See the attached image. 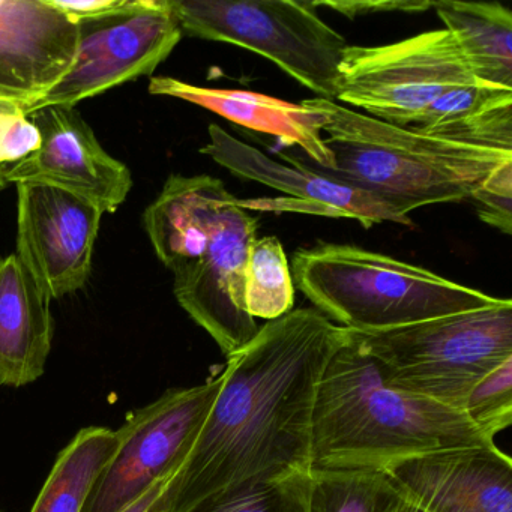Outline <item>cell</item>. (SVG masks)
Returning a JSON list of instances; mask_svg holds the SVG:
<instances>
[{"label":"cell","mask_w":512,"mask_h":512,"mask_svg":"<svg viewBox=\"0 0 512 512\" xmlns=\"http://www.w3.org/2000/svg\"><path fill=\"white\" fill-rule=\"evenodd\" d=\"M346 343V328L298 308L227 356L208 418L167 488V512L310 472L317 386Z\"/></svg>","instance_id":"1"},{"label":"cell","mask_w":512,"mask_h":512,"mask_svg":"<svg viewBox=\"0 0 512 512\" xmlns=\"http://www.w3.org/2000/svg\"><path fill=\"white\" fill-rule=\"evenodd\" d=\"M143 223L188 316L224 355L250 343L259 326L245 310L244 278L259 220L220 179L172 175Z\"/></svg>","instance_id":"2"},{"label":"cell","mask_w":512,"mask_h":512,"mask_svg":"<svg viewBox=\"0 0 512 512\" xmlns=\"http://www.w3.org/2000/svg\"><path fill=\"white\" fill-rule=\"evenodd\" d=\"M490 445L460 410L389 386L349 335L317 386L311 470H382L412 455Z\"/></svg>","instance_id":"3"},{"label":"cell","mask_w":512,"mask_h":512,"mask_svg":"<svg viewBox=\"0 0 512 512\" xmlns=\"http://www.w3.org/2000/svg\"><path fill=\"white\" fill-rule=\"evenodd\" d=\"M319 113L332 169L317 170L373 194L398 214L470 199L512 152L473 148L370 118L337 101L311 98Z\"/></svg>","instance_id":"4"},{"label":"cell","mask_w":512,"mask_h":512,"mask_svg":"<svg viewBox=\"0 0 512 512\" xmlns=\"http://www.w3.org/2000/svg\"><path fill=\"white\" fill-rule=\"evenodd\" d=\"M290 271L293 284L313 308L335 325L356 332L401 328L500 301L421 266L356 245L299 248Z\"/></svg>","instance_id":"5"},{"label":"cell","mask_w":512,"mask_h":512,"mask_svg":"<svg viewBox=\"0 0 512 512\" xmlns=\"http://www.w3.org/2000/svg\"><path fill=\"white\" fill-rule=\"evenodd\" d=\"M392 388L463 412L472 389L512 358V302L376 332L347 329Z\"/></svg>","instance_id":"6"},{"label":"cell","mask_w":512,"mask_h":512,"mask_svg":"<svg viewBox=\"0 0 512 512\" xmlns=\"http://www.w3.org/2000/svg\"><path fill=\"white\" fill-rule=\"evenodd\" d=\"M182 34L233 44L274 62L316 98L335 101L346 38L326 25L313 2L170 0Z\"/></svg>","instance_id":"7"},{"label":"cell","mask_w":512,"mask_h":512,"mask_svg":"<svg viewBox=\"0 0 512 512\" xmlns=\"http://www.w3.org/2000/svg\"><path fill=\"white\" fill-rule=\"evenodd\" d=\"M475 82L451 32L437 29L385 46L347 47L335 101L370 118L410 127L437 98Z\"/></svg>","instance_id":"8"},{"label":"cell","mask_w":512,"mask_h":512,"mask_svg":"<svg viewBox=\"0 0 512 512\" xmlns=\"http://www.w3.org/2000/svg\"><path fill=\"white\" fill-rule=\"evenodd\" d=\"M68 73L29 110L76 107L110 89L151 76L182 40L170 0H124L115 10L77 22Z\"/></svg>","instance_id":"9"},{"label":"cell","mask_w":512,"mask_h":512,"mask_svg":"<svg viewBox=\"0 0 512 512\" xmlns=\"http://www.w3.org/2000/svg\"><path fill=\"white\" fill-rule=\"evenodd\" d=\"M220 376L191 388L169 389L128 416L118 448L101 473L83 512H124L157 482L176 475L221 388Z\"/></svg>","instance_id":"10"},{"label":"cell","mask_w":512,"mask_h":512,"mask_svg":"<svg viewBox=\"0 0 512 512\" xmlns=\"http://www.w3.org/2000/svg\"><path fill=\"white\" fill-rule=\"evenodd\" d=\"M104 212L73 191L17 184V257L50 302L88 283Z\"/></svg>","instance_id":"11"},{"label":"cell","mask_w":512,"mask_h":512,"mask_svg":"<svg viewBox=\"0 0 512 512\" xmlns=\"http://www.w3.org/2000/svg\"><path fill=\"white\" fill-rule=\"evenodd\" d=\"M208 133L209 143L200 149V154L212 158L239 179L259 182L286 194V199L281 200H241L242 208L247 211L275 209L319 217L350 218L358 221L364 229L383 223L415 226L410 217L398 214L391 206L367 191L325 175L307 158L280 154V157L289 161L287 166L236 139L220 125H209Z\"/></svg>","instance_id":"12"},{"label":"cell","mask_w":512,"mask_h":512,"mask_svg":"<svg viewBox=\"0 0 512 512\" xmlns=\"http://www.w3.org/2000/svg\"><path fill=\"white\" fill-rule=\"evenodd\" d=\"M28 116L40 131V149L0 169L5 184L41 182L65 188L91 200L104 214L124 205L133 188L130 169L104 151L76 107H44Z\"/></svg>","instance_id":"13"},{"label":"cell","mask_w":512,"mask_h":512,"mask_svg":"<svg viewBox=\"0 0 512 512\" xmlns=\"http://www.w3.org/2000/svg\"><path fill=\"white\" fill-rule=\"evenodd\" d=\"M382 472L424 512H512V461L496 445L412 455Z\"/></svg>","instance_id":"14"},{"label":"cell","mask_w":512,"mask_h":512,"mask_svg":"<svg viewBox=\"0 0 512 512\" xmlns=\"http://www.w3.org/2000/svg\"><path fill=\"white\" fill-rule=\"evenodd\" d=\"M77 23L49 0H0V101L26 113L68 73Z\"/></svg>","instance_id":"15"},{"label":"cell","mask_w":512,"mask_h":512,"mask_svg":"<svg viewBox=\"0 0 512 512\" xmlns=\"http://www.w3.org/2000/svg\"><path fill=\"white\" fill-rule=\"evenodd\" d=\"M149 92L187 101L242 127L271 134L284 145L298 146L320 169L334 167V158L323 142L322 118L302 103H287L251 91L203 88L164 76L152 77Z\"/></svg>","instance_id":"16"},{"label":"cell","mask_w":512,"mask_h":512,"mask_svg":"<svg viewBox=\"0 0 512 512\" xmlns=\"http://www.w3.org/2000/svg\"><path fill=\"white\" fill-rule=\"evenodd\" d=\"M55 320L16 253L0 259V385L23 388L37 382L52 352Z\"/></svg>","instance_id":"17"},{"label":"cell","mask_w":512,"mask_h":512,"mask_svg":"<svg viewBox=\"0 0 512 512\" xmlns=\"http://www.w3.org/2000/svg\"><path fill=\"white\" fill-rule=\"evenodd\" d=\"M410 128L460 145L512 152V89L481 82L451 89Z\"/></svg>","instance_id":"18"},{"label":"cell","mask_w":512,"mask_h":512,"mask_svg":"<svg viewBox=\"0 0 512 512\" xmlns=\"http://www.w3.org/2000/svg\"><path fill=\"white\" fill-rule=\"evenodd\" d=\"M475 80L512 89V13L497 2H434Z\"/></svg>","instance_id":"19"},{"label":"cell","mask_w":512,"mask_h":512,"mask_svg":"<svg viewBox=\"0 0 512 512\" xmlns=\"http://www.w3.org/2000/svg\"><path fill=\"white\" fill-rule=\"evenodd\" d=\"M118 443V433L110 428L80 430L56 458L31 512H83Z\"/></svg>","instance_id":"20"},{"label":"cell","mask_w":512,"mask_h":512,"mask_svg":"<svg viewBox=\"0 0 512 512\" xmlns=\"http://www.w3.org/2000/svg\"><path fill=\"white\" fill-rule=\"evenodd\" d=\"M400 500L382 470H310L308 512H395Z\"/></svg>","instance_id":"21"},{"label":"cell","mask_w":512,"mask_h":512,"mask_svg":"<svg viewBox=\"0 0 512 512\" xmlns=\"http://www.w3.org/2000/svg\"><path fill=\"white\" fill-rule=\"evenodd\" d=\"M244 304L256 319H280L293 310L295 284L283 245L275 236L256 239L248 253Z\"/></svg>","instance_id":"22"},{"label":"cell","mask_w":512,"mask_h":512,"mask_svg":"<svg viewBox=\"0 0 512 512\" xmlns=\"http://www.w3.org/2000/svg\"><path fill=\"white\" fill-rule=\"evenodd\" d=\"M310 472L259 482L184 512H308Z\"/></svg>","instance_id":"23"},{"label":"cell","mask_w":512,"mask_h":512,"mask_svg":"<svg viewBox=\"0 0 512 512\" xmlns=\"http://www.w3.org/2000/svg\"><path fill=\"white\" fill-rule=\"evenodd\" d=\"M464 415L493 440L512 424V358L485 376L467 397Z\"/></svg>","instance_id":"24"},{"label":"cell","mask_w":512,"mask_h":512,"mask_svg":"<svg viewBox=\"0 0 512 512\" xmlns=\"http://www.w3.org/2000/svg\"><path fill=\"white\" fill-rule=\"evenodd\" d=\"M40 146V131L25 107L0 101V169L20 163Z\"/></svg>","instance_id":"25"},{"label":"cell","mask_w":512,"mask_h":512,"mask_svg":"<svg viewBox=\"0 0 512 512\" xmlns=\"http://www.w3.org/2000/svg\"><path fill=\"white\" fill-rule=\"evenodd\" d=\"M479 218L505 235L512 233V161L497 167L475 191Z\"/></svg>","instance_id":"26"},{"label":"cell","mask_w":512,"mask_h":512,"mask_svg":"<svg viewBox=\"0 0 512 512\" xmlns=\"http://www.w3.org/2000/svg\"><path fill=\"white\" fill-rule=\"evenodd\" d=\"M314 7L331 8L349 19H356L359 16L376 13H425V11L434 8V2H424V0H382V2H350V0H341V2H313Z\"/></svg>","instance_id":"27"},{"label":"cell","mask_w":512,"mask_h":512,"mask_svg":"<svg viewBox=\"0 0 512 512\" xmlns=\"http://www.w3.org/2000/svg\"><path fill=\"white\" fill-rule=\"evenodd\" d=\"M49 2L52 7L77 23L80 20L109 13L122 5L124 0H49Z\"/></svg>","instance_id":"28"},{"label":"cell","mask_w":512,"mask_h":512,"mask_svg":"<svg viewBox=\"0 0 512 512\" xmlns=\"http://www.w3.org/2000/svg\"><path fill=\"white\" fill-rule=\"evenodd\" d=\"M173 476L157 482L139 502L134 503L124 512H167L166 493Z\"/></svg>","instance_id":"29"},{"label":"cell","mask_w":512,"mask_h":512,"mask_svg":"<svg viewBox=\"0 0 512 512\" xmlns=\"http://www.w3.org/2000/svg\"><path fill=\"white\" fill-rule=\"evenodd\" d=\"M395 512H424L422 509H419L418 506L412 505V503L407 502L401 497L400 503H398L397 509Z\"/></svg>","instance_id":"30"},{"label":"cell","mask_w":512,"mask_h":512,"mask_svg":"<svg viewBox=\"0 0 512 512\" xmlns=\"http://www.w3.org/2000/svg\"><path fill=\"white\" fill-rule=\"evenodd\" d=\"M5 187H7V184H5L4 178H2V173H0V190H4Z\"/></svg>","instance_id":"31"},{"label":"cell","mask_w":512,"mask_h":512,"mask_svg":"<svg viewBox=\"0 0 512 512\" xmlns=\"http://www.w3.org/2000/svg\"><path fill=\"white\" fill-rule=\"evenodd\" d=\"M0 512H2V511H0Z\"/></svg>","instance_id":"32"}]
</instances>
